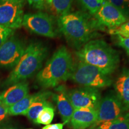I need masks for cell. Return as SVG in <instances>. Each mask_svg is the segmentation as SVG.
<instances>
[{"instance_id": "cell-18", "label": "cell", "mask_w": 129, "mask_h": 129, "mask_svg": "<svg viewBox=\"0 0 129 129\" xmlns=\"http://www.w3.org/2000/svg\"><path fill=\"white\" fill-rule=\"evenodd\" d=\"M47 99L48 98H42L34 102L26 112L25 115L30 120L35 122L40 112L46 106L51 105V103L47 101Z\"/></svg>"}, {"instance_id": "cell-5", "label": "cell", "mask_w": 129, "mask_h": 129, "mask_svg": "<svg viewBox=\"0 0 129 129\" xmlns=\"http://www.w3.org/2000/svg\"><path fill=\"white\" fill-rule=\"evenodd\" d=\"M69 78L83 87L97 89L108 87L112 83L109 75L103 73L94 66L81 61L74 64Z\"/></svg>"}, {"instance_id": "cell-22", "label": "cell", "mask_w": 129, "mask_h": 129, "mask_svg": "<svg viewBox=\"0 0 129 129\" xmlns=\"http://www.w3.org/2000/svg\"><path fill=\"white\" fill-rule=\"evenodd\" d=\"M117 8L129 20V0H106Z\"/></svg>"}, {"instance_id": "cell-19", "label": "cell", "mask_w": 129, "mask_h": 129, "mask_svg": "<svg viewBox=\"0 0 129 129\" xmlns=\"http://www.w3.org/2000/svg\"><path fill=\"white\" fill-rule=\"evenodd\" d=\"M73 0H53L50 6L59 16L68 13L71 9Z\"/></svg>"}, {"instance_id": "cell-16", "label": "cell", "mask_w": 129, "mask_h": 129, "mask_svg": "<svg viewBox=\"0 0 129 129\" xmlns=\"http://www.w3.org/2000/svg\"><path fill=\"white\" fill-rule=\"evenodd\" d=\"M56 101L63 124L69 123L75 109L68 98L67 91L63 88L59 90L56 96Z\"/></svg>"}, {"instance_id": "cell-12", "label": "cell", "mask_w": 129, "mask_h": 129, "mask_svg": "<svg viewBox=\"0 0 129 129\" xmlns=\"http://www.w3.org/2000/svg\"><path fill=\"white\" fill-rule=\"evenodd\" d=\"M97 119V111L95 109H75L69 122L74 129H85L96 125Z\"/></svg>"}, {"instance_id": "cell-4", "label": "cell", "mask_w": 129, "mask_h": 129, "mask_svg": "<svg viewBox=\"0 0 129 129\" xmlns=\"http://www.w3.org/2000/svg\"><path fill=\"white\" fill-rule=\"evenodd\" d=\"M48 54L47 48L40 42H33L26 47L18 63L4 83L5 86L25 81L41 68Z\"/></svg>"}, {"instance_id": "cell-24", "label": "cell", "mask_w": 129, "mask_h": 129, "mask_svg": "<svg viewBox=\"0 0 129 129\" xmlns=\"http://www.w3.org/2000/svg\"><path fill=\"white\" fill-rule=\"evenodd\" d=\"M14 31L15 30L0 25V46L10 37L13 35Z\"/></svg>"}, {"instance_id": "cell-10", "label": "cell", "mask_w": 129, "mask_h": 129, "mask_svg": "<svg viewBox=\"0 0 129 129\" xmlns=\"http://www.w3.org/2000/svg\"><path fill=\"white\" fill-rule=\"evenodd\" d=\"M68 98L74 109L90 108L96 110L101 96L97 88L83 87L67 91Z\"/></svg>"}, {"instance_id": "cell-2", "label": "cell", "mask_w": 129, "mask_h": 129, "mask_svg": "<svg viewBox=\"0 0 129 129\" xmlns=\"http://www.w3.org/2000/svg\"><path fill=\"white\" fill-rule=\"evenodd\" d=\"M74 64L71 53L65 47H61L37 74L38 84L44 88L57 86L69 78Z\"/></svg>"}, {"instance_id": "cell-21", "label": "cell", "mask_w": 129, "mask_h": 129, "mask_svg": "<svg viewBox=\"0 0 129 129\" xmlns=\"http://www.w3.org/2000/svg\"><path fill=\"white\" fill-rule=\"evenodd\" d=\"M104 0H77L81 6L91 15H95Z\"/></svg>"}, {"instance_id": "cell-30", "label": "cell", "mask_w": 129, "mask_h": 129, "mask_svg": "<svg viewBox=\"0 0 129 129\" xmlns=\"http://www.w3.org/2000/svg\"><path fill=\"white\" fill-rule=\"evenodd\" d=\"M1 129H16L13 128V127H12L10 126H8V127H4L3 128H1Z\"/></svg>"}, {"instance_id": "cell-20", "label": "cell", "mask_w": 129, "mask_h": 129, "mask_svg": "<svg viewBox=\"0 0 129 129\" xmlns=\"http://www.w3.org/2000/svg\"><path fill=\"white\" fill-rule=\"evenodd\" d=\"M54 116V109L52 105L46 106L42 110L35 121V123L48 125L51 123Z\"/></svg>"}, {"instance_id": "cell-1", "label": "cell", "mask_w": 129, "mask_h": 129, "mask_svg": "<svg viewBox=\"0 0 129 129\" xmlns=\"http://www.w3.org/2000/svg\"><path fill=\"white\" fill-rule=\"evenodd\" d=\"M80 61L94 66L106 75L113 73L120 63L118 53L102 40H91L76 52Z\"/></svg>"}, {"instance_id": "cell-8", "label": "cell", "mask_w": 129, "mask_h": 129, "mask_svg": "<svg viewBox=\"0 0 129 129\" xmlns=\"http://www.w3.org/2000/svg\"><path fill=\"white\" fill-rule=\"evenodd\" d=\"M97 124L106 121H112L124 114V106L116 94H108L101 98L96 109Z\"/></svg>"}, {"instance_id": "cell-31", "label": "cell", "mask_w": 129, "mask_h": 129, "mask_svg": "<svg viewBox=\"0 0 129 129\" xmlns=\"http://www.w3.org/2000/svg\"><path fill=\"white\" fill-rule=\"evenodd\" d=\"M52 1H53V0H46L47 3V4H49V5H51V3H52Z\"/></svg>"}, {"instance_id": "cell-23", "label": "cell", "mask_w": 129, "mask_h": 129, "mask_svg": "<svg viewBox=\"0 0 129 129\" xmlns=\"http://www.w3.org/2000/svg\"><path fill=\"white\" fill-rule=\"evenodd\" d=\"M108 33L124 38H129V20L116 28L109 29Z\"/></svg>"}, {"instance_id": "cell-25", "label": "cell", "mask_w": 129, "mask_h": 129, "mask_svg": "<svg viewBox=\"0 0 129 129\" xmlns=\"http://www.w3.org/2000/svg\"><path fill=\"white\" fill-rule=\"evenodd\" d=\"M117 43L124 50L129 56V38L117 36Z\"/></svg>"}, {"instance_id": "cell-15", "label": "cell", "mask_w": 129, "mask_h": 129, "mask_svg": "<svg viewBox=\"0 0 129 129\" xmlns=\"http://www.w3.org/2000/svg\"><path fill=\"white\" fill-rule=\"evenodd\" d=\"M114 88L125 110L129 111V69H122L115 81Z\"/></svg>"}, {"instance_id": "cell-26", "label": "cell", "mask_w": 129, "mask_h": 129, "mask_svg": "<svg viewBox=\"0 0 129 129\" xmlns=\"http://www.w3.org/2000/svg\"><path fill=\"white\" fill-rule=\"evenodd\" d=\"M28 4L35 9L43 10L46 5V0H26Z\"/></svg>"}, {"instance_id": "cell-9", "label": "cell", "mask_w": 129, "mask_h": 129, "mask_svg": "<svg viewBox=\"0 0 129 129\" xmlns=\"http://www.w3.org/2000/svg\"><path fill=\"white\" fill-rule=\"evenodd\" d=\"M25 2H0V25L17 29L22 26Z\"/></svg>"}, {"instance_id": "cell-14", "label": "cell", "mask_w": 129, "mask_h": 129, "mask_svg": "<svg viewBox=\"0 0 129 129\" xmlns=\"http://www.w3.org/2000/svg\"><path fill=\"white\" fill-rule=\"evenodd\" d=\"M51 94V93L48 91L40 92L34 94H28L18 102L9 107L8 113L10 115H25L34 102L42 98H48Z\"/></svg>"}, {"instance_id": "cell-29", "label": "cell", "mask_w": 129, "mask_h": 129, "mask_svg": "<svg viewBox=\"0 0 129 129\" xmlns=\"http://www.w3.org/2000/svg\"><path fill=\"white\" fill-rule=\"evenodd\" d=\"M6 1H19V2H25V0H0V2H6Z\"/></svg>"}, {"instance_id": "cell-32", "label": "cell", "mask_w": 129, "mask_h": 129, "mask_svg": "<svg viewBox=\"0 0 129 129\" xmlns=\"http://www.w3.org/2000/svg\"><path fill=\"white\" fill-rule=\"evenodd\" d=\"M90 129H100V128H99V127H93V128H90Z\"/></svg>"}, {"instance_id": "cell-6", "label": "cell", "mask_w": 129, "mask_h": 129, "mask_svg": "<svg viewBox=\"0 0 129 129\" xmlns=\"http://www.w3.org/2000/svg\"><path fill=\"white\" fill-rule=\"evenodd\" d=\"M22 26L35 34L51 38L56 37L52 17L45 13L24 14Z\"/></svg>"}, {"instance_id": "cell-11", "label": "cell", "mask_w": 129, "mask_h": 129, "mask_svg": "<svg viewBox=\"0 0 129 129\" xmlns=\"http://www.w3.org/2000/svg\"><path fill=\"white\" fill-rule=\"evenodd\" d=\"M94 16L100 26L108 27L109 29L119 26L128 20L119 10L106 0Z\"/></svg>"}, {"instance_id": "cell-3", "label": "cell", "mask_w": 129, "mask_h": 129, "mask_svg": "<svg viewBox=\"0 0 129 129\" xmlns=\"http://www.w3.org/2000/svg\"><path fill=\"white\" fill-rule=\"evenodd\" d=\"M58 27L68 41L79 49L90 41L99 25L93 22L87 16L80 12L68 13L59 16Z\"/></svg>"}, {"instance_id": "cell-7", "label": "cell", "mask_w": 129, "mask_h": 129, "mask_svg": "<svg viewBox=\"0 0 129 129\" xmlns=\"http://www.w3.org/2000/svg\"><path fill=\"white\" fill-rule=\"evenodd\" d=\"M26 49L23 42L12 35L0 46V68H14Z\"/></svg>"}, {"instance_id": "cell-27", "label": "cell", "mask_w": 129, "mask_h": 129, "mask_svg": "<svg viewBox=\"0 0 129 129\" xmlns=\"http://www.w3.org/2000/svg\"><path fill=\"white\" fill-rule=\"evenodd\" d=\"M8 108H9L0 101V122L4 120L9 115Z\"/></svg>"}, {"instance_id": "cell-17", "label": "cell", "mask_w": 129, "mask_h": 129, "mask_svg": "<svg viewBox=\"0 0 129 129\" xmlns=\"http://www.w3.org/2000/svg\"><path fill=\"white\" fill-rule=\"evenodd\" d=\"M100 129H129V112L115 120L101 123Z\"/></svg>"}, {"instance_id": "cell-28", "label": "cell", "mask_w": 129, "mask_h": 129, "mask_svg": "<svg viewBox=\"0 0 129 129\" xmlns=\"http://www.w3.org/2000/svg\"><path fill=\"white\" fill-rule=\"evenodd\" d=\"M63 123L50 124L46 125L42 129H63Z\"/></svg>"}, {"instance_id": "cell-13", "label": "cell", "mask_w": 129, "mask_h": 129, "mask_svg": "<svg viewBox=\"0 0 129 129\" xmlns=\"http://www.w3.org/2000/svg\"><path fill=\"white\" fill-rule=\"evenodd\" d=\"M29 85L26 81L14 84L0 93V101L8 108L13 105L28 94Z\"/></svg>"}]
</instances>
